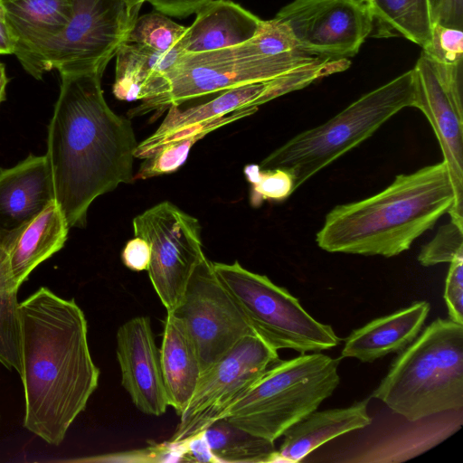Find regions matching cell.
<instances>
[{
	"label": "cell",
	"mask_w": 463,
	"mask_h": 463,
	"mask_svg": "<svg viewBox=\"0 0 463 463\" xmlns=\"http://www.w3.org/2000/svg\"><path fill=\"white\" fill-rule=\"evenodd\" d=\"M99 73L61 75L46 156L55 201L69 228H83L91 203L134 181L137 146L129 118L107 104Z\"/></svg>",
	"instance_id": "cell-1"
},
{
	"label": "cell",
	"mask_w": 463,
	"mask_h": 463,
	"mask_svg": "<svg viewBox=\"0 0 463 463\" xmlns=\"http://www.w3.org/2000/svg\"><path fill=\"white\" fill-rule=\"evenodd\" d=\"M24 427L60 445L98 387L88 324L74 298L41 287L18 305Z\"/></svg>",
	"instance_id": "cell-2"
},
{
	"label": "cell",
	"mask_w": 463,
	"mask_h": 463,
	"mask_svg": "<svg viewBox=\"0 0 463 463\" xmlns=\"http://www.w3.org/2000/svg\"><path fill=\"white\" fill-rule=\"evenodd\" d=\"M455 193L444 161L395 176L381 192L335 206L316 235L331 253L386 258L410 249L445 213L451 214Z\"/></svg>",
	"instance_id": "cell-3"
},
{
	"label": "cell",
	"mask_w": 463,
	"mask_h": 463,
	"mask_svg": "<svg viewBox=\"0 0 463 463\" xmlns=\"http://www.w3.org/2000/svg\"><path fill=\"white\" fill-rule=\"evenodd\" d=\"M372 396L410 421L463 409V325L430 323L400 352Z\"/></svg>",
	"instance_id": "cell-4"
},
{
	"label": "cell",
	"mask_w": 463,
	"mask_h": 463,
	"mask_svg": "<svg viewBox=\"0 0 463 463\" xmlns=\"http://www.w3.org/2000/svg\"><path fill=\"white\" fill-rule=\"evenodd\" d=\"M412 69L364 94L325 123L276 148L259 165L288 171L294 191L337 158L369 138L402 109L413 107Z\"/></svg>",
	"instance_id": "cell-5"
},
{
	"label": "cell",
	"mask_w": 463,
	"mask_h": 463,
	"mask_svg": "<svg viewBox=\"0 0 463 463\" xmlns=\"http://www.w3.org/2000/svg\"><path fill=\"white\" fill-rule=\"evenodd\" d=\"M318 57L300 50L280 54L264 52L252 40L202 52L184 53L158 80L150 94L128 110V118L154 113L159 117L172 106L241 85L277 78L307 66Z\"/></svg>",
	"instance_id": "cell-6"
},
{
	"label": "cell",
	"mask_w": 463,
	"mask_h": 463,
	"mask_svg": "<svg viewBox=\"0 0 463 463\" xmlns=\"http://www.w3.org/2000/svg\"><path fill=\"white\" fill-rule=\"evenodd\" d=\"M340 360L320 352L279 359L222 417L274 442L333 394L340 382Z\"/></svg>",
	"instance_id": "cell-7"
},
{
	"label": "cell",
	"mask_w": 463,
	"mask_h": 463,
	"mask_svg": "<svg viewBox=\"0 0 463 463\" xmlns=\"http://www.w3.org/2000/svg\"><path fill=\"white\" fill-rule=\"evenodd\" d=\"M213 268L253 331L274 349L307 354L339 344L329 325L316 320L297 298L267 276L250 271L238 261L213 262Z\"/></svg>",
	"instance_id": "cell-8"
},
{
	"label": "cell",
	"mask_w": 463,
	"mask_h": 463,
	"mask_svg": "<svg viewBox=\"0 0 463 463\" xmlns=\"http://www.w3.org/2000/svg\"><path fill=\"white\" fill-rule=\"evenodd\" d=\"M137 14L125 0H72L67 24L43 53L44 71L102 75Z\"/></svg>",
	"instance_id": "cell-9"
},
{
	"label": "cell",
	"mask_w": 463,
	"mask_h": 463,
	"mask_svg": "<svg viewBox=\"0 0 463 463\" xmlns=\"http://www.w3.org/2000/svg\"><path fill=\"white\" fill-rule=\"evenodd\" d=\"M134 234L147 241L153 288L167 312L180 303L196 266L206 257L195 217L165 201L136 216Z\"/></svg>",
	"instance_id": "cell-10"
},
{
	"label": "cell",
	"mask_w": 463,
	"mask_h": 463,
	"mask_svg": "<svg viewBox=\"0 0 463 463\" xmlns=\"http://www.w3.org/2000/svg\"><path fill=\"white\" fill-rule=\"evenodd\" d=\"M278 350L257 334L242 337L200 377L170 444H181L222 418L276 361Z\"/></svg>",
	"instance_id": "cell-11"
},
{
	"label": "cell",
	"mask_w": 463,
	"mask_h": 463,
	"mask_svg": "<svg viewBox=\"0 0 463 463\" xmlns=\"http://www.w3.org/2000/svg\"><path fill=\"white\" fill-rule=\"evenodd\" d=\"M413 108L429 120L455 193L450 220L463 224V62L441 63L422 52L412 68Z\"/></svg>",
	"instance_id": "cell-12"
},
{
	"label": "cell",
	"mask_w": 463,
	"mask_h": 463,
	"mask_svg": "<svg viewBox=\"0 0 463 463\" xmlns=\"http://www.w3.org/2000/svg\"><path fill=\"white\" fill-rule=\"evenodd\" d=\"M172 313L182 320L195 346L202 373L242 337L255 333L206 257Z\"/></svg>",
	"instance_id": "cell-13"
},
{
	"label": "cell",
	"mask_w": 463,
	"mask_h": 463,
	"mask_svg": "<svg viewBox=\"0 0 463 463\" xmlns=\"http://www.w3.org/2000/svg\"><path fill=\"white\" fill-rule=\"evenodd\" d=\"M274 18L301 52L322 59L354 57L373 28L368 5L359 0H293Z\"/></svg>",
	"instance_id": "cell-14"
},
{
	"label": "cell",
	"mask_w": 463,
	"mask_h": 463,
	"mask_svg": "<svg viewBox=\"0 0 463 463\" xmlns=\"http://www.w3.org/2000/svg\"><path fill=\"white\" fill-rule=\"evenodd\" d=\"M347 59H318L315 62L277 78L249 83L222 91L214 99L187 109L172 106L158 128L138 143L143 148L152 145L173 131L198 122L225 116L233 111L257 107L289 92L306 88L311 83L348 69Z\"/></svg>",
	"instance_id": "cell-15"
},
{
	"label": "cell",
	"mask_w": 463,
	"mask_h": 463,
	"mask_svg": "<svg viewBox=\"0 0 463 463\" xmlns=\"http://www.w3.org/2000/svg\"><path fill=\"white\" fill-rule=\"evenodd\" d=\"M121 384L143 413L160 416L169 406L156 347L147 317H133L117 333Z\"/></svg>",
	"instance_id": "cell-16"
},
{
	"label": "cell",
	"mask_w": 463,
	"mask_h": 463,
	"mask_svg": "<svg viewBox=\"0 0 463 463\" xmlns=\"http://www.w3.org/2000/svg\"><path fill=\"white\" fill-rule=\"evenodd\" d=\"M54 200L46 155H30L11 168L0 169V242L7 249Z\"/></svg>",
	"instance_id": "cell-17"
},
{
	"label": "cell",
	"mask_w": 463,
	"mask_h": 463,
	"mask_svg": "<svg viewBox=\"0 0 463 463\" xmlns=\"http://www.w3.org/2000/svg\"><path fill=\"white\" fill-rule=\"evenodd\" d=\"M15 40L14 54L36 80L45 73L42 56L67 24L72 0H1Z\"/></svg>",
	"instance_id": "cell-18"
},
{
	"label": "cell",
	"mask_w": 463,
	"mask_h": 463,
	"mask_svg": "<svg viewBox=\"0 0 463 463\" xmlns=\"http://www.w3.org/2000/svg\"><path fill=\"white\" fill-rule=\"evenodd\" d=\"M430 309L428 302L420 301L372 320L346 337L341 357L372 363L402 351L419 335Z\"/></svg>",
	"instance_id": "cell-19"
},
{
	"label": "cell",
	"mask_w": 463,
	"mask_h": 463,
	"mask_svg": "<svg viewBox=\"0 0 463 463\" xmlns=\"http://www.w3.org/2000/svg\"><path fill=\"white\" fill-rule=\"evenodd\" d=\"M182 40L184 53L214 51L250 41L263 20L229 0H211L196 12Z\"/></svg>",
	"instance_id": "cell-20"
},
{
	"label": "cell",
	"mask_w": 463,
	"mask_h": 463,
	"mask_svg": "<svg viewBox=\"0 0 463 463\" xmlns=\"http://www.w3.org/2000/svg\"><path fill=\"white\" fill-rule=\"evenodd\" d=\"M368 399L345 408L308 413L289 427L277 449L275 462H299L321 445L372 423L368 414Z\"/></svg>",
	"instance_id": "cell-21"
},
{
	"label": "cell",
	"mask_w": 463,
	"mask_h": 463,
	"mask_svg": "<svg viewBox=\"0 0 463 463\" xmlns=\"http://www.w3.org/2000/svg\"><path fill=\"white\" fill-rule=\"evenodd\" d=\"M159 359L169 406L180 416L195 392L202 369L184 323L172 312L165 320Z\"/></svg>",
	"instance_id": "cell-22"
},
{
	"label": "cell",
	"mask_w": 463,
	"mask_h": 463,
	"mask_svg": "<svg viewBox=\"0 0 463 463\" xmlns=\"http://www.w3.org/2000/svg\"><path fill=\"white\" fill-rule=\"evenodd\" d=\"M69 229L54 200L20 232L7 248L10 273L18 288L39 264L63 247Z\"/></svg>",
	"instance_id": "cell-23"
},
{
	"label": "cell",
	"mask_w": 463,
	"mask_h": 463,
	"mask_svg": "<svg viewBox=\"0 0 463 463\" xmlns=\"http://www.w3.org/2000/svg\"><path fill=\"white\" fill-rule=\"evenodd\" d=\"M258 108H246L222 117L178 128L152 145L135 150V158L144 159L135 180H145L176 171L187 159L192 146L210 132L247 118Z\"/></svg>",
	"instance_id": "cell-24"
},
{
	"label": "cell",
	"mask_w": 463,
	"mask_h": 463,
	"mask_svg": "<svg viewBox=\"0 0 463 463\" xmlns=\"http://www.w3.org/2000/svg\"><path fill=\"white\" fill-rule=\"evenodd\" d=\"M184 54L181 49L160 52L126 43L118 51L112 91L119 100H142Z\"/></svg>",
	"instance_id": "cell-25"
},
{
	"label": "cell",
	"mask_w": 463,
	"mask_h": 463,
	"mask_svg": "<svg viewBox=\"0 0 463 463\" xmlns=\"http://www.w3.org/2000/svg\"><path fill=\"white\" fill-rule=\"evenodd\" d=\"M415 424L366 449L358 462H401L425 452L460 428L462 409L434 414L416 420Z\"/></svg>",
	"instance_id": "cell-26"
},
{
	"label": "cell",
	"mask_w": 463,
	"mask_h": 463,
	"mask_svg": "<svg viewBox=\"0 0 463 463\" xmlns=\"http://www.w3.org/2000/svg\"><path fill=\"white\" fill-rule=\"evenodd\" d=\"M368 7L375 37L400 35L420 47L429 42L433 24L429 0H372Z\"/></svg>",
	"instance_id": "cell-27"
},
{
	"label": "cell",
	"mask_w": 463,
	"mask_h": 463,
	"mask_svg": "<svg viewBox=\"0 0 463 463\" xmlns=\"http://www.w3.org/2000/svg\"><path fill=\"white\" fill-rule=\"evenodd\" d=\"M203 434L217 462H275L274 442L254 435L222 417L211 423Z\"/></svg>",
	"instance_id": "cell-28"
},
{
	"label": "cell",
	"mask_w": 463,
	"mask_h": 463,
	"mask_svg": "<svg viewBox=\"0 0 463 463\" xmlns=\"http://www.w3.org/2000/svg\"><path fill=\"white\" fill-rule=\"evenodd\" d=\"M18 287L12 279L7 249L0 242V364L21 370Z\"/></svg>",
	"instance_id": "cell-29"
},
{
	"label": "cell",
	"mask_w": 463,
	"mask_h": 463,
	"mask_svg": "<svg viewBox=\"0 0 463 463\" xmlns=\"http://www.w3.org/2000/svg\"><path fill=\"white\" fill-rule=\"evenodd\" d=\"M185 30V26L172 21L165 14L152 12L136 18L127 43L148 46L160 52L183 51L182 40Z\"/></svg>",
	"instance_id": "cell-30"
},
{
	"label": "cell",
	"mask_w": 463,
	"mask_h": 463,
	"mask_svg": "<svg viewBox=\"0 0 463 463\" xmlns=\"http://www.w3.org/2000/svg\"><path fill=\"white\" fill-rule=\"evenodd\" d=\"M243 172L250 184V203L253 207L260 206L264 201H283L295 192L293 178L284 169H262L250 164Z\"/></svg>",
	"instance_id": "cell-31"
},
{
	"label": "cell",
	"mask_w": 463,
	"mask_h": 463,
	"mask_svg": "<svg viewBox=\"0 0 463 463\" xmlns=\"http://www.w3.org/2000/svg\"><path fill=\"white\" fill-rule=\"evenodd\" d=\"M463 255V224L454 221L441 226L434 238L424 245L418 256L424 267L439 263H450Z\"/></svg>",
	"instance_id": "cell-32"
},
{
	"label": "cell",
	"mask_w": 463,
	"mask_h": 463,
	"mask_svg": "<svg viewBox=\"0 0 463 463\" xmlns=\"http://www.w3.org/2000/svg\"><path fill=\"white\" fill-rule=\"evenodd\" d=\"M421 48L432 61L447 64L463 62V30L433 24L430 38Z\"/></svg>",
	"instance_id": "cell-33"
},
{
	"label": "cell",
	"mask_w": 463,
	"mask_h": 463,
	"mask_svg": "<svg viewBox=\"0 0 463 463\" xmlns=\"http://www.w3.org/2000/svg\"><path fill=\"white\" fill-rule=\"evenodd\" d=\"M444 300L449 319L463 325V255L457 257L449 263Z\"/></svg>",
	"instance_id": "cell-34"
},
{
	"label": "cell",
	"mask_w": 463,
	"mask_h": 463,
	"mask_svg": "<svg viewBox=\"0 0 463 463\" xmlns=\"http://www.w3.org/2000/svg\"><path fill=\"white\" fill-rule=\"evenodd\" d=\"M432 24L463 30V0H429Z\"/></svg>",
	"instance_id": "cell-35"
},
{
	"label": "cell",
	"mask_w": 463,
	"mask_h": 463,
	"mask_svg": "<svg viewBox=\"0 0 463 463\" xmlns=\"http://www.w3.org/2000/svg\"><path fill=\"white\" fill-rule=\"evenodd\" d=\"M151 258V250L147 241L135 236L129 240L121 253L124 265L131 270H147Z\"/></svg>",
	"instance_id": "cell-36"
},
{
	"label": "cell",
	"mask_w": 463,
	"mask_h": 463,
	"mask_svg": "<svg viewBox=\"0 0 463 463\" xmlns=\"http://www.w3.org/2000/svg\"><path fill=\"white\" fill-rule=\"evenodd\" d=\"M149 2L156 11L176 17L188 16L199 11L211 0H144Z\"/></svg>",
	"instance_id": "cell-37"
},
{
	"label": "cell",
	"mask_w": 463,
	"mask_h": 463,
	"mask_svg": "<svg viewBox=\"0 0 463 463\" xmlns=\"http://www.w3.org/2000/svg\"><path fill=\"white\" fill-rule=\"evenodd\" d=\"M181 444L184 449V456L189 457V460L198 462H217L203 432L186 439Z\"/></svg>",
	"instance_id": "cell-38"
},
{
	"label": "cell",
	"mask_w": 463,
	"mask_h": 463,
	"mask_svg": "<svg viewBox=\"0 0 463 463\" xmlns=\"http://www.w3.org/2000/svg\"><path fill=\"white\" fill-rule=\"evenodd\" d=\"M15 40L7 21L5 9L0 0V54H14Z\"/></svg>",
	"instance_id": "cell-39"
},
{
	"label": "cell",
	"mask_w": 463,
	"mask_h": 463,
	"mask_svg": "<svg viewBox=\"0 0 463 463\" xmlns=\"http://www.w3.org/2000/svg\"><path fill=\"white\" fill-rule=\"evenodd\" d=\"M9 80L6 75L5 66L0 61V103L5 99V88Z\"/></svg>",
	"instance_id": "cell-40"
},
{
	"label": "cell",
	"mask_w": 463,
	"mask_h": 463,
	"mask_svg": "<svg viewBox=\"0 0 463 463\" xmlns=\"http://www.w3.org/2000/svg\"><path fill=\"white\" fill-rule=\"evenodd\" d=\"M125 1L128 4L129 9L132 12L137 13V14L139 12L141 5L145 2L144 0H125Z\"/></svg>",
	"instance_id": "cell-41"
},
{
	"label": "cell",
	"mask_w": 463,
	"mask_h": 463,
	"mask_svg": "<svg viewBox=\"0 0 463 463\" xmlns=\"http://www.w3.org/2000/svg\"><path fill=\"white\" fill-rule=\"evenodd\" d=\"M359 1H361L362 3L368 5L372 0H359Z\"/></svg>",
	"instance_id": "cell-42"
}]
</instances>
